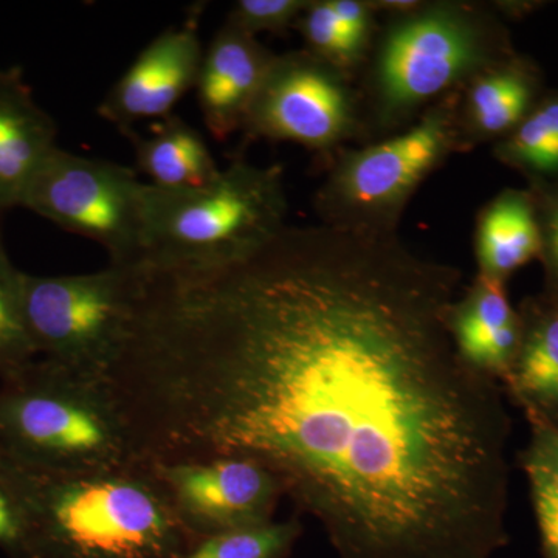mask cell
Masks as SVG:
<instances>
[{"label":"cell","mask_w":558,"mask_h":558,"mask_svg":"<svg viewBox=\"0 0 558 558\" xmlns=\"http://www.w3.org/2000/svg\"><path fill=\"white\" fill-rule=\"evenodd\" d=\"M461 279L322 223L220 269L148 271L109 376L140 461L255 459L339 558H494L510 421L451 341Z\"/></svg>","instance_id":"cell-1"},{"label":"cell","mask_w":558,"mask_h":558,"mask_svg":"<svg viewBox=\"0 0 558 558\" xmlns=\"http://www.w3.org/2000/svg\"><path fill=\"white\" fill-rule=\"evenodd\" d=\"M513 53L494 3L421 0L405 13L380 16L355 76L362 145L405 131L425 110Z\"/></svg>","instance_id":"cell-2"},{"label":"cell","mask_w":558,"mask_h":558,"mask_svg":"<svg viewBox=\"0 0 558 558\" xmlns=\"http://www.w3.org/2000/svg\"><path fill=\"white\" fill-rule=\"evenodd\" d=\"M2 458L27 512V558H178L196 543L145 462L51 473Z\"/></svg>","instance_id":"cell-3"},{"label":"cell","mask_w":558,"mask_h":558,"mask_svg":"<svg viewBox=\"0 0 558 558\" xmlns=\"http://www.w3.org/2000/svg\"><path fill=\"white\" fill-rule=\"evenodd\" d=\"M0 454L51 473L142 462L110 377L44 357L0 380Z\"/></svg>","instance_id":"cell-4"},{"label":"cell","mask_w":558,"mask_h":558,"mask_svg":"<svg viewBox=\"0 0 558 558\" xmlns=\"http://www.w3.org/2000/svg\"><path fill=\"white\" fill-rule=\"evenodd\" d=\"M288 209L278 165L236 160L194 189L146 182L143 269L211 270L240 263L288 227Z\"/></svg>","instance_id":"cell-5"},{"label":"cell","mask_w":558,"mask_h":558,"mask_svg":"<svg viewBox=\"0 0 558 558\" xmlns=\"http://www.w3.org/2000/svg\"><path fill=\"white\" fill-rule=\"evenodd\" d=\"M458 94L425 110L405 131L330 157L314 196L322 226L399 236V223L416 191L454 154H464L457 117Z\"/></svg>","instance_id":"cell-6"},{"label":"cell","mask_w":558,"mask_h":558,"mask_svg":"<svg viewBox=\"0 0 558 558\" xmlns=\"http://www.w3.org/2000/svg\"><path fill=\"white\" fill-rule=\"evenodd\" d=\"M143 267L94 274L24 275V312L38 357L109 377L130 339L145 288Z\"/></svg>","instance_id":"cell-7"},{"label":"cell","mask_w":558,"mask_h":558,"mask_svg":"<svg viewBox=\"0 0 558 558\" xmlns=\"http://www.w3.org/2000/svg\"><path fill=\"white\" fill-rule=\"evenodd\" d=\"M145 186L131 168L58 146L32 179L21 207L97 242L113 266L143 267Z\"/></svg>","instance_id":"cell-8"},{"label":"cell","mask_w":558,"mask_h":558,"mask_svg":"<svg viewBox=\"0 0 558 558\" xmlns=\"http://www.w3.org/2000/svg\"><path fill=\"white\" fill-rule=\"evenodd\" d=\"M242 131L250 140L296 143L328 161L363 143L355 81L307 50L277 54Z\"/></svg>","instance_id":"cell-9"},{"label":"cell","mask_w":558,"mask_h":558,"mask_svg":"<svg viewBox=\"0 0 558 558\" xmlns=\"http://www.w3.org/2000/svg\"><path fill=\"white\" fill-rule=\"evenodd\" d=\"M194 542L274 521L281 481L255 459L216 457L148 464Z\"/></svg>","instance_id":"cell-10"},{"label":"cell","mask_w":558,"mask_h":558,"mask_svg":"<svg viewBox=\"0 0 558 558\" xmlns=\"http://www.w3.org/2000/svg\"><path fill=\"white\" fill-rule=\"evenodd\" d=\"M197 22L199 14L160 33L140 51L98 106L101 119L131 134L140 121L172 116L199 75L204 49Z\"/></svg>","instance_id":"cell-11"},{"label":"cell","mask_w":558,"mask_h":558,"mask_svg":"<svg viewBox=\"0 0 558 558\" xmlns=\"http://www.w3.org/2000/svg\"><path fill=\"white\" fill-rule=\"evenodd\" d=\"M277 53L255 36L223 24L202 58L196 81L205 126L216 140L242 131L260 84Z\"/></svg>","instance_id":"cell-12"},{"label":"cell","mask_w":558,"mask_h":558,"mask_svg":"<svg viewBox=\"0 0 558 558\" xmlns=\"http://www.w3.org/2000/svg\"><path fill=\"white\" fill-rule=\"evenodd\" d=\"M447 328L459 359L470 369L497 384L508 379L519 352L521 319L506 282L476 274L451 303Z\"/></svg>","instance_id":"cell-13"},{"label":"cell","mask_w":558,"mask_h":558,"mask_svg":"<svg viewBox=\"0 0 558 558\" xmlns=\"http://www.w3.org/2000/svg\"><path fill=\"white\" fill-rule=\"evenodd\" d=\"M542 72L527 57L513 53L458 92L457 117L464 153L497 143L526 119L542 100Z\"/></svg>","instance_id":"cell-14"},{"label":"cell","mask_w":558,"mask_h":558,"mask_svg":"<svg viewBox=\"0 0 558 558\" xmlns=\"http://www.w3.org/2000/svg\"><path fill=\"white\" fill-rule=\"evenodd\" d=\"M57 135L22 70L0 69V213L21 207L40 165L58 148Z\"/></svg>","instance_id":"cell-15"},{"label":"cell","mask_w":558,"mask_h":558,"mask_svg":"<svg viewBox=\"0 0 558 558\" xmlns=\"http://www.w3.org/2000/svg\"><path fill=\"white\" fill-rule=\"evenodd\" d=\"M519 314V352L502 384L527 418L558 427V299L543 292L524 301Z\"/></svg>","instance_id":"cell-16"},{"label":"cell","mask_w":558,"mask_h":558,"mask_svg":"<svg viewBox=\"0 0 558 558\" xmlns=\"http://www.w3.org/2000/svg\"><path fill=\"white\" fill-rule=\"evenodd\" d=\"M473 242L478 275L501 282L539 258L542 238L531 191L505 189L492 197L476 218Z\"/></svg>","instance_id":"cell-17"},{"label":"cell","mask_w":558,"mask_h":558,"mask_svg":"<svg viewBox=\"0 0 558 558\" xmlns=\"http://www.w3.org/2000/svg\"><path fill=\"white\" fill-rule=\"evenodd\" d=\"M138 170L150 185L161 189H194L207 185L220 168L204 135L178 116L160 120L153 134L131 132Z\"/></svg>","instance_id":"cell-18"},{"label":"cell","mask_w":558,"mask_h":558,"mask_svg":"<svg viewBox=\"0 0 558 558\" xmlns=\"http://www.w3.org/2000/svg\"><path fill=\"white\" fill-rule=\"evenodd\" d=\"M492 156L521 172L529 186L558 182V92L543 95L526 119L495 143Z\"/></svg>","instance_id":"cell-19"},{"label":"cell","mask_w":558,"mask_h":558,"mask_svg":"<svg viewBox=\"0 0 558 558\" xmlns=\"http://www.w3.org/2000/svg\"><path fill=\"white\" fill-rule=\"evenodd\" d=\"M531 439L521 453V468L531 488L543 558H558V427L527 418Z\"/></svg>","instance_id":"cell-20"},{"label":"cell","mask_w":558,"mask_h":558,"mask_svg":"<svg viewBox=\"0 0 558 558\" xmlns=\"http://www.w3.org/2000/svg\"><path fill=\"white\" fill-rule=\"evenodd\" d=\"M24 275L0 234V380L38 359L25 319Z\"/></svg>","instance_id":"cell-21"},{"label":"cell","mask_w":558,"mask_h":558,"mask_svg":"<svg viewBox=\"0 0 558 558\" xmlns=\"http://www.w3.org/2000/svg\"><path fill=\"white\" fill-rule=\"evenodd\" d=\"M299 519L211 535L178 558H290L301 537Z\"/></svg>","instance_id":"cell-22"},{"label":"cell","mask_w":558,"mask_h":558,"mask_svg":"<svg viewBox=\"0 0 558 558\" xmlns=\"http://www.w3.org/2000/svg\"><path fill=\"white\" fill-rule=\"evenodd\" d=\"M293 28L303 38L304 50L329 62L355 81L365 57L348 38L333 13L330 0H310Z\"/></svg>","instance_id":"cell-23"},{"label":"cell","mask_w":558,"mask_h":558,"mask_svg":"<svg viewBox=\"0 0 558 558\" xmlns=\"http://www.w3.org/2000/svg\"><path fill=\"white\" fill-rule=\"evenodd\" d=\"M310 0H238L227 16V24L258 38L259 33H286L296 21Z\"/></svg>","instance_id":"cell-24"},{"label":"cell","mask_w":558,"mask_h":558,"mask_svg":"<svg viewBox=\"0 0 558 558\" xmlns=\"http://www.w3.org/2000/svg\"><path fill=\"white\" fill-rule=\"evenodd\" d=\"M28 517L5 459L0 454V549L10 558H27Z\"/></svg>","instance_id":"cell-25"},{"label":"cell","mask_w":558,"mask_h":558,"mask_svg":"<svg viewBox=\"0 0 558 558\" xmlns=\"http://www.w3.org/2000/svg\"><path fill=\"white\" fill-rule=\"evenodd\" d=\"M542 238V260L545 269V292L558 299V182L531 185Z\"/></svg>","instance_id":"cell-26"}]
</instances>
